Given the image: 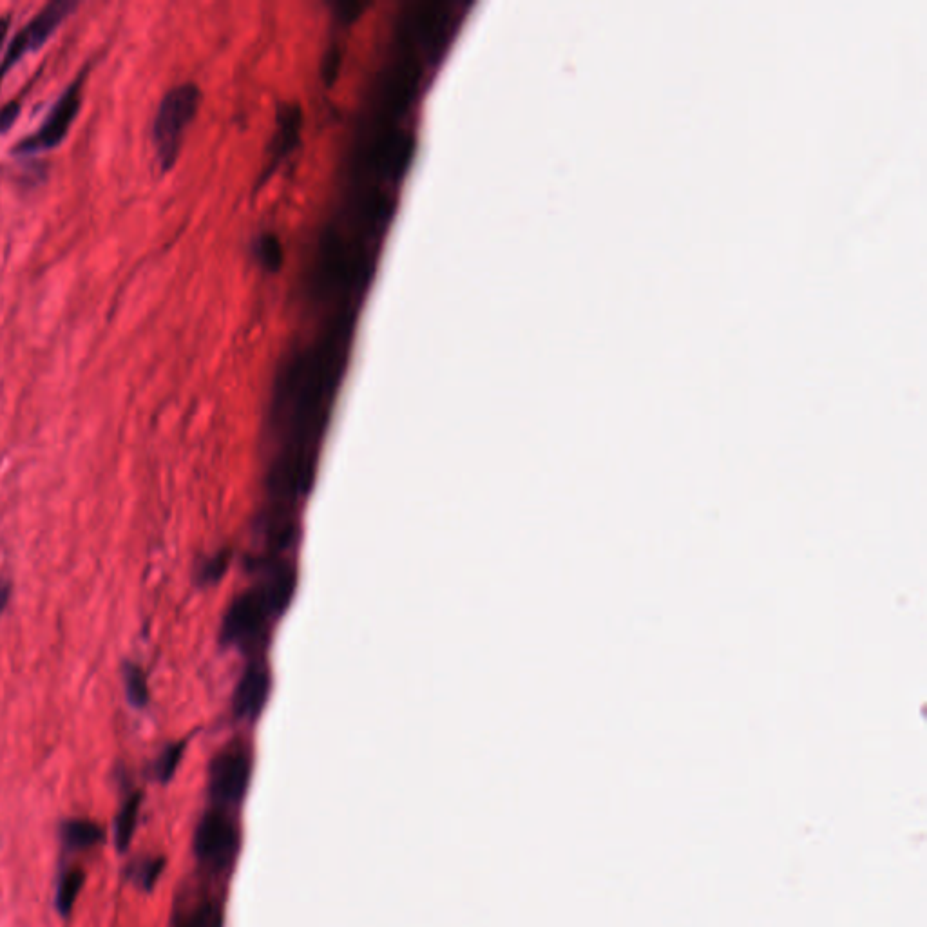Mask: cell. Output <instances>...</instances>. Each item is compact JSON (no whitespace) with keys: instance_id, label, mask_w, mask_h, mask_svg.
Wrapping results in <instances>:
<instances>
[{"instance_id":"cell-5","label":"cell","mask_w":927,"mask_h":927,"mask_svg":"<svg viewBox=\"0 0 927 927\" xmlns=\"http://www.w3.org/2000/svg\"><path fill=\"white\" fill-rule=\"evenodd\" d=\"M239 837L234 822L223 812H207L194 833V851L203 864L212 868L227 866L236 851Z\"/></svg>"},{"instance_id":"cell-1","label":"cell","mask_w":927,"mask_h":927,"mask_svg":"<svg viewBox=\"0 0 927 927\" xmlns=\"http://www.w3.org/2000/svg\"><path fill=\"white\" fill-rule=\"evenodd\" d=\"M200 102V87L194 82L178 84L163 96L153 122L154 154L162 173L171 171L178 162L187 127L198 113Z\"/></svg>"},{"instance_id":"cell-16","label":"cell","mask_w":927,"mask_h":927,"mask_svg":"<svg viewBox=\"0 0 927 927\" xmlns=\"http://www.w3.org/2000/svg\"><path fill=\"white\" fill-rule=\"evenodd\" d=\"M11 593H13L11 583L0 576V616H2V612L6 611V607L10 603Z\"/></svg>"},{"instance_id":"cell-17","label":"cell","mask_w":927,"mask_h":927,"mask_svg":"<svg viewBox=\"0 0 927 927\" xmlns=\"http://www.w3.org/2000/svg\"><path fill=\"white\" fill-rule=\"evenodd\" d=\"M11 26V15H2L0 17V48L4 44V40L8 37V31H10Z\"/></svg>"},{"instance_id":"cell-2","label":"cell","mask_w":927,"mask_h":927,"mask_svg":"<svg viewBox=\"0 0 927 927\" xmlns=\"http://www.w3.org/2000/svg\"><path fill=\"white\" fill-rule=\"evenodd\" d=\"M89 66L80 69L77 77L73 78L62 95L58 96L57 102L49 109L48 115L44 122L39 125V129L33 134L24 136L17 144L11 147L10 153L13 156H35V154L48 153L57 149L58 145L66 140L67 134L73 122L77 120L80 107H82V98H84V82H86Z\"/></svg>"},{"instance_id":"cell-4","label":"cell","mask_w":927,"mask_h":927,"mask_svg":"<svg viewBox=\"0 0 927 927\" xmlns=\"http://www.w3.org/2000/svg\"><path fill=\"white\" fill-rule=\"evenodd\" d=\"M252 774L249 750L241 745L229 746L214 757L209 772L212 801L221 806L239 804L247 795Z\"/></svg>"},{"instance_id":"cell-12","label":"cell","mask_w":927,"mask_h":927,"mask_svg":"<svg viewBox=\"0 0 927 927\" xmlns=\"http://www.w3.org/2000/svg\"><path fill=\"white\" fill-rule=\"evenodd\" d=\"M176 927H223V911L218 904H201L182 918Z\"/></svg>"},{"instance_id":"cell-11","label":"cell","mask_w":927,"mask_h":927,"mask_svg":"<svg viewBox=\"0 0 927 927\" xmlns=\"http://www.w3.org/2000/svg\"><path fill=\"white\" fill-rule=\"evenodd\" d=\"M163 868H165V859L153 857V859H140V861L133 862L127 868V873L136 886H140L145 891H151L158 877L162 875Z\"/></svg>"},{"instance_id":"cell-10","label":"cell","mask_w":927,"mask_h":927,"mask_svg":"<svg viewBox=\"0 0 927 927\" xmlns=\"http://www.w3.org/2000/svg\"><path fill=\"white\" fill-rule=\"evenodd\" d=\"M124 687L125 696L129 705L134 708H145L149 705V687H147V678L144 670L140 669L136 663L127 661L124 663Z\"/></svg>"},{"instance_id":"cell-14","label":"cell","mask_w":927,"mask_h":927,"mask_svg":"<svg viewBox=\"0 0 927 927\" xmlns=\"http://www.w3.org/2000/svg\"><path fill=\"white\" fill-rule=\"evenodd\" d=\"M258 258L268 270H276L281 263V247L274 236L259 239Z\"/></svg>"},{"instance_id":"cell-15","label":"cell","mask_w":927,"mask_h":927,"mask_svg":"<svg viewBox=\"0 0 927 927\" xmlns=\"http://www.w3.org/2000/svg\"><path fill=\"white\" fill-rule=\"evenodd\" d=\"M20 111H22V102L20 100H10L8 104L0 107V134L10 131L13 124L17 122Z\"/></svg>"},{"instance_id":"cell-7","label":"cell","mask_w":927,"mask_h":927,"mask_svg":"<svg viewBox=\"0 0 927 927\" xmlns=\"http://www.w3.org/2000/svg\"><path fill=\"white\" fill-rule=\"evenodd\" d=\"M140 804H142V794L134 792L127 795L125 803L120 806V812L115 819V842L116 848L120 853H125L131 846L136 824H138V815H140Z\"/></svg>"},{"instance_id":"cell-3","label":"cell","mask_w":927,"mask_h":927,"mask_svg":"<svg viewBox=\"0 0 927 927\" xmlns=\"http://www.w3.org/2000/svg\"><path fill=\"white\" fill-rule=\"evenodd\" d=\"M77 8V0H49L40 8L39 13L11 39L6 55L0 60V86L11 67L19 64L24 55L39 51Z\"/></svg>"},{"instance_id":"cell-8","label":"cell","mask_w":927,"mask_h":927,"mask_svg":"<svg viewBox=\"0 0 927 927\" xmlns=\"http://www.w3.org/2000/svg\"><path fill=\"white\" fill-rule=\"evenodd\" d=\"M86 873L80 868H67L60 873L57 886V911L60 917L67 918L75 908L80 891L84 888Z\"/></svg>"},{"instance_id":"cell-6","label":"cell","mask_w":927,"mask_h":927,"mask_svg":"<svg viewBox=\"0 0 927 927\" xmlns=\"http://www.w3.org/2000/svg\"><path fill=\"white\" fill-rule=\"evenodd\" d=\"M60 839L69 851L91 850L104 842V830L89 819H69L60 826Z\"/></svg>"},{"instance_id":"cell-9","label":"cell","mask_w":927,"mask_h":927,"mask_svg":"<svg viewBox=\"0 0 927 927\" xmlns=\"http://www.w3.org/2000/svg\"><path fill=\"white\" fill-rule=\"evenodd\" d=\"M265 698H267V678H265V674L250 672L249 676L243 681L238 699H236L239 714L241 716H256L263 707Z\"/></svg>"},{"instance_id":"cell-13","label":"cell","mask_w":927,"mask_h":927,"mask_svg":"<svg viewBox=\"0 0 927 927\" xmlns=\"http://www.w3.org/2000/svg\"><path fill=\"white\" fill-rule=\"evenodd\" d=\"M183 750H185V745L176 743V745L167 746L162 755L158 757V761L154 765V775H156V779L160 783H169L171 781V777H173L176 768L182 761Z\"/></svg>"}]
</instances>
